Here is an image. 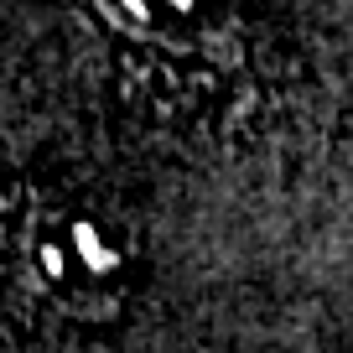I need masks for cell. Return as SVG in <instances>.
I'll return each mask as SVG.
<instances>
[{
    "mask_svg": "<svg viewBox=\"0 0 353 353\" xmlns=\"http://www.w3.org/2000/svg\"><path fill=\"white\" fill-rule=\"evenodd\" d=\"M135 229L94 198L21 192L0 213V291L37 322H114L135 291Z\"/></svg>",
    "mask_w": 353,
    "mask_h": 353,
    "instance_id": "obj_1",
    "label": "cell"
},
{
    "mask_svg": "<svg viewBox=\"0 0 353 353\" xmlns=\"http://www.w3.org/2000/svg\"><path fill=\"white\" fill-rule=\"evenodd\" d=\"M104 26L135 42H198L229 16V0H88Z\"/></svg>",
    "mask_w": 353,
    "mask_h": 353,
    "instance_id": "obj_2",
    "label": "cell"
}]
</instances>
